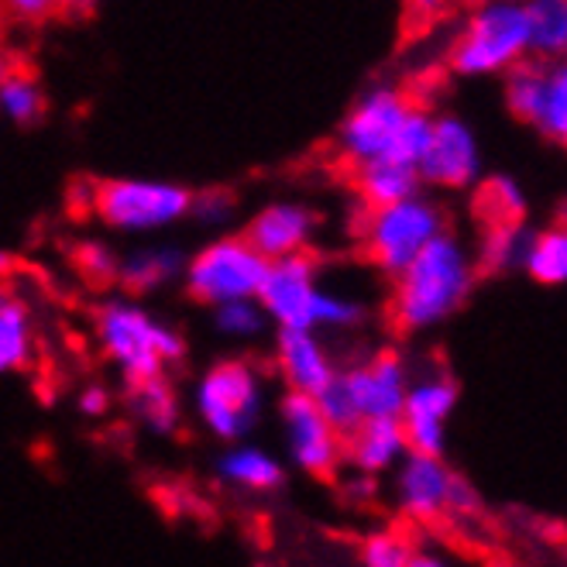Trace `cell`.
Segmentation results:
<instances>
[{"instance_id": "obj_22", "label": "cell", "mask_w": 567, "mask_h": 567, "mask_svg": "<svg viewBox=\"0 0 567 567\" xmlns=\"http://www.w3.org/2000/svg\"><path fill=\"white\" fill-rule=\"evenodd\" d=\"M220 478L245 492H272L282 485V468L272 454L258 447H235L220 457Z\"/></svg>"}, {"instance_id": "obj_28", "label": "cell", "mask_w": 567, "mask_h": 567, "mask_svg": "<svg viewBox=\"0 0 567 567\" xmlns=\"http://www.w3.org/2000/svg\"><path fill=\"white\" fill-rule=\"evenodd\" d=\"M526 245H529V235H526L523 220L492 224L488 235H485L482 261L488 265V269H516V265H523Z\"/></svg>"}, {"instance_id": "obj_34", "label": "cell", "mask_w": 567, "mask_h": 567, "mask_svg": "<svg viewBox=\"0 0 567 567\" xmlns=\"http://www.w3.org/2000/svg\"><path fill=\"white\" fill-rule=\"evenodd\" d=\"M189 214H196L204 224H224L235 214V196L227 189H207V193H196L189 199Z\"/></svg>"}, {"instance_id": "obj_14", "label": "cell", "mask_w": 567, "mask_h": 567, "mask_svg": "<svg viewBox=\"0 0 567 567\" xmlns=\"http://www.w3.org/2000/svg\"><path fill=\"white\" fill-rule=\"evenodd\" d=\"M451 485H454V475L447 472L444 457L437 454L406 451L403 461H399V482H395L399 506L416 523H433L447 513Z\"/></svg>"}, {"instance_id": "obj_20", "label": "cell", "mask_w": 567, "mask_h": 567, "mask_svg": "<svg viewBox=\"0 0 567 567\" xmlns=\"http://www.w3.org/2000/svg\"><path fill=\"white\" fill-rule=\"evenodd\" d=\"M183 265L186 258L176 248H142V251H131L127 258L117 261V282L131 292V296H142V292H155L165 282H173L176 276H183Z\"/></svg>"}, {"instance_id": "obj_37", "label": "cell", "mask_w": 567, "mask_h": 567, "mask_svg": "<svg viewBox=\"0 0 567 567\" xmlns=\"http://www.w3.org/2000/svg\"><path fill=\"white\" fill-rule=\"evenodd\" d=\"M80 410L86 416H104L111 410V392L107 389H100V385H90L83 395H80Z\"/></svg>"}, {"instance_id": "obj_29", "label": "cell", "mask_w": 567, "mask_h": 567, "mask_svg": "<svg viewBox=\"0 0 567 567\" xmlns=\"http://www.w3.org/2000/svg\"><path fill=\"white\" fill-rule=\"evenodd\" d=\"M430 127H433V117L426 111H420V107H410L406 117L399 121V127H395V135L389 142L385 158L416 165L420 155H423V148H426V142H430Z\"/></svg>"}, {"instance_id": "obj_35", "label": "cell", "mask_w": 567, "mask_h": 567, "mask_svg": "<svg viewBox=\"0 0 567 567\" xmlns=\"http://www.w3.org/2000/svg\"><path fill=\"white\" fill-rule=\"evenodd\" d=\"M65 0H4V8L21 18V21H31V24H39V21H49L62 11Z\"/></svg>"}, {"instance_id": "obj_12", "label": "cell", "mask_w": 567, "mask_h": 567, "mask_svg": "<svg viewBox=\"0 0 567 567\" xmlns=\"http://www.w3.org/2000/svg\"><path fill=\"white\" fill-rule=\"evenodd\" d=\"M416 173L430 186H444V189L472 186L482 173V148L475 131L454 114L433 117L430 142L416 162Z\"/></svg>"}, {"instance_id": "obj_9", "label": "cell", "mask_w": 567, "mask_h": 567, "mask_svg": "<svg viewBox=\"0 0 567 567\" xmlns=\"http://www.w3.org/2000/svg\"><path fill=\"white\" fill-rule=\"evenodd\" d=\"M320 269L310 251H292L269 258V269L255 292L265 317L282 330H317V299H320Z\"/></svg>"}, {"instance_id": "obj_31", "label": "cell", "mask_w": 567, "mask_h": 567, "mask_svg": "<svg viewBox=\"0 0 567 567\" xmlns=\"http://www.w3.org/2000/svg\"><path fill=\"white\" fill-rule=\"evenodd\" d=\"M73 261H76V272L93 286V289H107L117 282V255L100 245V241H86V245H76L73 251Z\"/></svg>"}, {"instance_id": "obj_2", "label": "cell", "mask_w": 567, "mask_h": 567, "mask_svg": "<svg viewBox=\"0 0 567 567\" xmlns=\"http://www.w3.org/2000/svg\"><path fill=\"white\" fill-rule=\"evenodd\" d=\"M96 341L127 382L162 375L186 354V341L179 338V330L155 320L138 303H107L100 310Z\"/></svg>"}, {"instance_id": "obj_19", "label": "cell", "mask_w": 567, "mask_h": 567, "mask_svg": "<svg viewBox=\"0 0 567 567\" xmlns=\"http://www.w3.org/2000/svg\"><path fill=\"white\" fill-rule=\"evenodd\" d=\"M420 189H423V179L416 173V165H410V162L372 158V162L358 165V193L369 210L395 204V199L416 196Z\"/></svg>"}, {"instance_id": "obj_23", "label": "cell", "mask_w": 567, "mask_h": 567, "mask_svg": "<svg viewBox=\"0 0 567 567\" xmlns=\"http://www.w3.org/2000/svg\"><path fill=\"white\" fill-rule=\"evenodd\" d=\"M131 385V410L135 416L152 430V433H173L179 426V403H176V392L173 385L165 382L162 375L152 379H138V382H127Z\"/></svg>"}, {"instance_id": "obj_36", "label": "cell", "mask_w": 567, "mask_h": 567, "mask_svg": "<svg viewBox=\"0 0 567 567\" xmlns=\"http://www.w3.org/2000/svg\"><path fill=\"white\" fill-rule=\"evenodd\" d=\"M457 4L454 0H406V11L410 18H416L420 24H433V21H441L454 11Z\"/></svg>"}, {"instance_id": "obj_24", "label": "cell", "mask_w": 567, "mask_h": 567, "mask_svg": "<svg viewBox=\"0 0 567 567\" xmlns=\"http://www.w3.org/2000/svg\"><path fill=\"white\" fill-rule=\"evenodd\" d=\"M529 21V52L540 59L564 55L567 49V0H523Z\"/></svg>"}, {"instance_id": "obj_21", "label": "cell", "mask_w": 567, "mask_h": 567, "mask_svg": "<svg viewBox=\"0 0 567 567\" xmlns=\"http://www.w3.org/2000/svg\"><path fill=\"white\" fill-rule=\"evenodd\" d=\"M35 354V333H31V313L21 299L0 289V375L21 372Z\"/></svg>"}, {"instance_id": "obj_13", "label": "cell", "mask_w": 567, "mask_h": 567, "mask_svg": "<svg viewBox=\"0 0 567 567\" xmlns=\"http://www.w3.org/2000/svg\"><path fill=\"white\" fill-rule=\"evenodd\" d=\"M454 406H457V385L447 375L410 382L403 410H399V423H403L406 433V451L444 457L447 420Z\"/></svg>"}, {"instance_id": "obj_27", "label": "cell", "mask_w": 567, "mask_h": 567, "mask_svg": "<svg viewBox=\"0 0 567 567\" xmlns=\"http://www.w3.org/2000/svg\"><path fill=\"white\" fill-rule=\"evenodd\" d=\"M478 214L482 220L492 224H516L526 220V196L516 186V179L509 176H492L482 189H478Z\"/></svg>"}, {"instance_id": "obj_8", "label": "cell", "mask_w": 567, "mask_h": 567, "mask_svg": "<svg viewBox=\"0 0 567 567\" xmlns=\"http://www.w3.org/2000/svg\"><path fill=\"white\" fill-rule=\"evenodd\" d=\"M506 104L516 121H526L547 142L567 138V73L554 59L516 62L506 70Z\"/></svg>"}, {"instance_id": "obj_10", "label": "cell", "mask_w": 567, "mask_h": 567, "mask_svg": "<svg viewBox=\"0 0 567 567\" xmlns=\"http://www.w3.org/2000/svg\"><path fill=\"white\" fill-rule=\"evenodd\" d=\"M410 107H413V100L395 86H372L369 93H361V100L341 124V135H338L341 152L354 165L385 158L395 127L406 117Z\"/></svg>"}, {"instance_id": "obj_18", "label": "cell", "mask_w": 567, "mask_h": 567, "mask_svg": "<svg viewBox=\"0 0 567 567\" xmlns=\"http://www.w3.org/2000/svg\"><path fill=\"white\" fill-rule=\"evenodd\" d=\"M279 369L289 389L317 395L333 379V361L313 330H279Z\"/></svg>"}, {"instance_id": "obj_32", "label": "cell", "mask_w": 567, "mask_h": 567, "mask_svg": "<svg viewBox=\"0 0 567 567\" xmlns=\"http://www.w3.org/2000/svg\"><path fill=\"white\" fill-rule=\"evenodd\" d=\"M410 557H413L410 540H403L392 529L372 533V537L361 544V564H369V567H410Z\"/></svg>"}, {"instance_id": "obj_7", "label": "cell", "mask_w": 567, "mask_h": 567, "mask_svg": "<svg viewBox=\"0 0 567 567\" xmlns=\"http://www.w3.org/2000/svg\"><path fill=\"white\" fill-rule=\"evenodd\" d=\"M265 385L248 361H220L199 379L196 413L220 441H241L261 416Z\"/></svg>"}, {"instance_id": "obj_26", "label": "cell", "mask_w": 567, "mask_h": 567, "mask_svg": "<svg viewBox=\"0 0 567 567\" xmlns=\"http://www.w3.org/2000/svg\"><path fill=\"white\" fill-rule=\"evenodd\" d=\"M0 114L11 124H39L45 114V93L31 73H0Z\"/></svg>"}, {"instance_id": "obj_17", "label": "cell", "mask_w": 567, "mask_h": 567, "mask_svg": "<svg viewBox=\"0 0 567 567\" xmlns=\"http://www.w3.org/2000/svg\"><path fill=\"white\" fill-rule=\"evenodd\" d=\"M344 454L358 475H382L395 468L406 454L403 423L399 416H364L344 437Z\"/></svg>"}, {"instance_id": "obj_33", "label": "cell", "mask_w": 567, "mask_h": 567, "mask_svg": "<svg viewBox=\"0 0 567 567\" xmlns=\"http://www.w3.org/2000/svg\"><path fill=\"white\" fill-rule=\"evenodd\" d=\"M364 320V307L354 303L348 296H333L320 289L317 299V327H333V330H351Z\"/></svg>"}, {"instance_id": "obj_30", "label": "cell", "mask_w": 567, "mask_h": 567, "mask_svg": "<svg viewBox=\"0 0 567 567\" xmlns=\"http://www.w3.org/2000/svg\"><path fill=\"white\" fill-rule=\"evenodd\" d=\"M214 323L227 338H255L265 327V310L258 307V299H227V303L214 307Z\"/></svg>"}, {"instance_id": "obj_16", "label": "cell", "mask_w": 567, "mask_h": 567, "mask_svg": "<svg viewBox=\"0 0 567 567\" xmlns=\"http://www.w3.org/2000/svg\"><path fill=\"white\" fill-rule=\"evenodd\" d=\"M313 235H317V214L303 204H289V199L258 210L245 227V241L265 258L307 251Z\"/></svg>"}, {"instance_id": "obj_15", "label": "cell", "mask_w": 567, "mask_h": 567, "mask_svg": "<svg viewBox=\"0 0 567 567\" xmlns=\"http://www.w3.org/2000/svg\"><path fill=\"white\" fill-rule=\"evenodd\" d=\"M344 382L358 403L361 420L364 416H399L403 399L410 389V369L403 354L395 351H379L369 364L344 372Z\"/></svg>"}, {"instance_id": "obj_25", "label": "cell", "mask_w": 567, "mask_h": 567, "mask_svg": "<svg viewBox=\"0 0 567 567\" xmlns=\"http://www.w3.org/2000/svg\"><path fill=\"white\" fill-rule=\"evenodd\" d=\"M523 269L540 286H564L567 282V230L547 227L540 235H529Z\"/></svg>"}, {"instance_id": "obj_4", "label": "cell", "mask_w": 567, "mask_h": 567, "mask_svg": "<svg viewBox=\"0 0 567 567\" xmlns=\"http://www.w3.org/2000/svg\"><path fill=\"white\" fill-rule=\"evenodd\" d=\"M189 199L193 193L186 186L162 179H104L90 189L93 214L121 235H145L179 224L189 214Z\"/></svg>"}, {"instance_id": "obj_38", "label": "cell", "mask_w": 567, "mask_h": 567, "mask_svg": "<svg viewBox=\"0 0 567 567\" xmlns=\"http://www.w3.org/2000/svg\"><path fill=\"white\" fill-rule=\"evenodd\" d=\"M96 4H100V0H65V4H62V11H70V14L83 18V14H90V11H93Z\"/></svg>"}, {"instance_id": "obj_1", "label": "cell", "mask_w": 567, "mask_h": 567, "mask_svg": "<svg viewBox=\"0 0 567 567\" xmlns=\"http://www.w3.org/2000/svg\"><path fill=\"white\" fill-rule=\"evenodd\" d=\"M392 323L395 330H426L454 317L475 286L472 255L454 235L441 230L437 238L426 241L420 255L403 272L392 276Z\"/></svg>"}, {"instance_id": "obj_5", "label": "cell", "mask_w": 567, "mask_h": 567, "mask_svg": "<svg viewBox=\"0 0 567 567\" xmlns=\"http://www.w3.org/2000/svg\"><path fill=\"white\" fill-rule=\"evenodd\" d=\"M444 227L441 207L426 196H406L395 204L369 210L364 224V255L385 276H399L420 255L426 241H433Z\"/></svg>"}, {"instance_id": "obj_39", "label": "cell", "mask_w": 567, "mask_h": 567, "mask_svg": "<svg viewBox=\"0 0 567 567\" xmlns=\"http://www.w3.org/2000/svg\"><path fill=\"white\" fill-rule=\"evenodd\" d=\"M454 4H468V8H475V4H482V0H454Z\"/></svg>"}, {"instance_id": "obj_6", "label": "cell", "mask_w": 567, "mask_h": 567, "mask_svg": "<svg viewBox=\"0 0 567 567\" xmlns=\"http://www.w3.org/2000/svg\"><path fill=\"white\" fill-rule=\"evenodd\" d=\"M265 269H269V258L255 251L245 241V235H238V238H217L207 248H199L183 265V279L193 299L217 307L227 303V299L255 296Z\"/></svg>"}, {"instance_id": "obj_3", "label": "cell", "mask_w": 567, "mask_h": 567, "mask_svg": "<svg viewBox=\"0 0 567 567\" xmlns=\"http://www.w3.org/2000/svg\"><path fill=\"white\" fill-rule=\"evenodd\" d=\"M529 59V21L523 0H482L451 45L457 76H498Z\"/></svg>"}, {"instance_id": "obj_11", "label": "cell", "mask_w": 567, "mask_h": 567, "mask_svg": "<svg viewBox=\"0 0 567 567\" xmlns=\"http://www.w3.org/2000/svg\"><path fill=\"white\" fill-rule=\"evenodd\" d=\"M279 410H282V420H286V430H289L292 461L307 475L333 478V472H338V464H341V454H344V437L323 420L317 399L310 392L289 389L282 395Z\"/></svg>"}]
</instances>
